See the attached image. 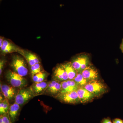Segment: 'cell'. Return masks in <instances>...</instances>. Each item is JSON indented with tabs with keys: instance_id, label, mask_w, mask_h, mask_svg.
I'll use <instances>...</instances> for the list:
<instances>
[{
	"instance_id": "6da1fadb",
	"label": "cell",
	"mask_w": 123,
	"mask_h": 123,
	"mask_svg": "<svg viewBox=\"0 0 123 123\" xmlns=\"http://www.w3.org/2000/svg\"><path fill=\"white\" fill-rule=\"evenodd\" d=\"M84 87L96 97H100L107 91L106 85L98 79L89 81Z\"/></svg>"
},
{
	"instance_id": "7a4b0ae2",
	"label": "cell",
	"mask_w": 123,
	"mask_h": 123,
	"mask_svg": "<svg viewBox=\"0 0 123 123\" xmlns=\"http://www.w3.org/2000/svg\"><path fill=\"white\" fill-rule=\"evenodd\" d=\"M6 77L9 83L14 88L22 89L27 85V81L24 77L11 70L7 71Z\"/></svg>"
},
{
	"instance_id": "3957f363",
	"label": "cell",
	"mask_w": 123,
	"mask_h": 123,
	"mask_svg": "<svg viewBox=\"0 0 123 123\" xmlns=\"http://www.w3.org/2000/svg\"><path fill=\"white\" fill-rule=\"evenodd\" d=\"M11 66L15 72L22 76H25L28 74V69L25 62L20 56H14L11 61Z\"/></svg>"
},
{
	"instance_id": "277c9868",
	"label": "cell",
	"mask_w": 123,
	"mask_h": 123,
	"mask_svg": "<svg viewBox=\"0 0 123 123\" xmlns=\"http://www.w3.org/2000/svg\"><path fill=\"white\" fill-rule=\"evenodd\" d=\"M31 88L20 89L15 97V102L20 106L26 103L30 99L35 96Z\"/></svg>"
},
{
	"instance_id": "5b68a950",
	"label": "cell",
	"mask_w": 123,
	"mask_h": 123,
	"mask_svg": "<svg viewBox=\"0 0 123 123\" xmlns=\"http://www.w3.org/2000/svg\"><path fill=\"white\" fill-rule=\"evenodd\" d=\"M55 96L57 99L64 103L75 104L80 102L77 91L59 93Z\"/></svg>"
},
{
	"instance_id": "8992f818",
	"label": "cell",
	"mask_w": 123,
	"mask_h": 123,
	"mask_svg": "<svg viewBox=\"0 0 123 123\" xmlns=\"http://www.w3.org/2000/svg\"><path fill=\"white\" fill-rule=\"evenodd\" d=\"M71 63L77 73H81L89 65V57L86 55H81L76 57Z\"/></svg>"
},
{
	"instance_id": "52a82bcc",
	"label": "cell",
	"mask_w": 123,
	"mask_h": 123,
	"mask_svg": "<svg viewBox=\"0 0 123 123\" xmlns=\"http://www.w3.org/2000/svg\"><path fill=\"white\" fill-rule=\"evenodd\" d=\"M80 102L82 103H86L92 101L95 97L94 94L88 91L83 87H80L77 90Z\"/></svg>"
},
{
	"instance_id": "ba28073f",
	"label": "cell",
	"mask_w": 123,
	"mask_h": 123,
	"mask_svg": "<svg viewBox=\"0 0 123 123\" xmlns=\"http://www.w3.org/2000/svg\"><path fill=\"white\" fill-rule=\"evenodd\" d=\"M54 80L61 82L68 80V76L62 65L57 66L53 73Z\"/></svg>"
},
{
	"instance_id": "9c48e42d",
	"label": "cell",
	"mask_w": 123,
	"mask_h": 123,
	"mask_svg": "<svg viewBox=\"0 0 123 123\" xmlns=\"http://www.w3.org/2000/svg\"><path fill=\"white\" fill-rule=\"evenodd\" d=\"M81 74L84 78L88 81L97 79L98 77V70L90 65L82 72Z\"/></svg>"
},
{
	"instance_id": "30bf717a",
	"label": "cell",
	"mask_w": 123,
	"mask_h": 123,
	"mask_svg": "<svg viewBox=\"0 0 123 123\" xmlns=\"http://www.w3.org/2000/svg\"><path fill=\"white\" fill-rule=\"evenodd\" d=\"M62 89L60 93L77 91L80 86L74 80H68L61 82Z\"/></svg>"
},
{
	"instance_id": "8fae6325",
	"label": "cell",
	"mask_w": 123,
	"mask_h": 123,
	"mask_svg": "<svg viewBox=\"0 0 123 123\" xmlns=\"http://www.w3.org/2000/svg\"><path fill=\"white\" fill-rule=\"evenodd\" d=\"M61 89V82L54 79L48 83L46 90L50 94L56 96L60 92Z\"/></svg>"
},
{
	"instance_id": "7c38bea8",
	"label": "cell",
	"mask_w": 123,
	"mask_h": 123,
	"mask_svg": "<svg viewBox=\"0 0 123 123\" xmlns=\"http://www.w3.org/2000/svg\"><path fill=\"white\" fill-rule=\"evenodd\" d=\"M1 90L5 98L8 100H11L15 97V89L12 86L4 85H0Z\"/></svg>"
},
{
	"instance_id": "4fadbf2b",
	"label": "cell",
	"mask_w": 123,
	"mask_h": 123,
	"mask_svg": "<svg viewBox=\"0 0 123 123\" xmlns=\"http://www.w3.org/2000/svg\"><path fill=\"white\" fill-rule=\"evenodd\" d=\"M20 111V105L16 103L10 105L9 109L8 114L12 123H14L17 120Z\"/></svg>"
},
{
	"instance_id": "5bb4252c",
	"label": "cell",
	"mask_w": 123,
	"mask_h": 123,
	"mask_svg": "<svg viewBox=\"0 0 123 123\" xmlns=\"http://www.w3.org/2000/svg\"><path fill=\"white\" fill-rule=\"evenodd\" d=\"M48 83L45 81L40 82H34L31 88L35 95L39 94L46 90Z\"/></svg>"
},
{
	"instance_id": "9a60e30c",
	"label": "cell",
	"mask_w": 123,
	"mask_h": 123,
	"mask_svg": "<svg viewBox=\"0 0 123 123\" xmlns=\"http://www.w3.org/2000/svg\"><path fill=\"white\" fill-rule=\"evenodd\" d=\"M22 54L31 66L39 63L38 58L35 54L29 52H24Z\"/></svg>"
},
{
	"instance_id": "2e32d148",
	"label": "cell",
	"mask_w": 123,
	"mask_h": 123,
	"mask_svg": "<svg viewBox=\"0 0 123 123\" xmlns=\"http://www.w3.org/2000/svg\"><path fill=\"white\" fill-rule=\"evenodd\" d=\"M68 74V79L73 80L76 77L77 72L74 68L71 63H68L62 65Z\"/></svg>"
},
{
	"instance_id": "e0dca14e",
	"label": "cell",
	"mask_w": 123,
	"mask_h": 123,
	"mask_svg": "<svg viewBox=\"0 0 123 123\" xmlns=\"http://www.w3.org/2000/svg\"><path fill=\"white\" fill-rule=\"evenodd\" d=\"M9 100L5 99L0 103V115L8 114L10 107Z\"/></svg>"
},
{
	"instance_id": "ac0fdd59",
	"label": "cell",
	"mask_w": 123,
	"mask_h": 123,
	"mask_svg": "<svg viewBox=\"0 0 123 123\" xmlns=\"http://www.w3.org/2000/svg\"><path fill=\"white\" fill-rule=\"evenodd\" d=\"M73 80L76 82L80 87H84L89 81L84 78L81 73H77L76 76Z\"/></svg>"
},
{
	"instance_id": "d6986e66",
	"label": "cell",
	"mask_w": 123,
	"mask_h": 123,
	"mask_svg": "<svg viewBox=\"0 0 123 123\" xmlns=\"http://www.w3.org/2000/svg\"><path fill=\"white\" fill-rule=\"evenodd\" d=\"M47 76V74L41 72L32 77V80L34 82H42L44 81Z\"/></svg>"
},
{
	"instance_id": "ffe728a7",
	"label": "cell",
	"mask_w": 123,
	"mask_h": 123,
	"mask_svg": "<svg viewBox=\"0 0 123 123\" xmlns=\"http://www.w3.org/2000/svg\"><path fill=\"white\" fill-rule=\"evenodd\" d=\"M41 65L39 63H36L33 66H31V77L41 72Z\"/></svg>"
},
{
	"instance_id": "44dd1931",
	"label": "cell",
	"mask_w": 123,
	"mask_h": 123,
	"mask_svg": "<svg viewBox=\"0 0 123 123\" xmlns=\"http://www.w3.org/2000/svg\"><path fill=\"white\" fill-rule=\"evenodd\" d=\"M0 123H12L8 114L0 115Z\"/></svg>"
},
{
	"instance_id": "7402d4cb",
	"label": "cell",
	"mask_w": 123,
	"mask_h": 123,
	"mask_svg": "<svg viewBox=\"0 0 123 123\" xmlns=\"http://www.w3.org/2000/svg\"><path fill=\"white\" fill-rule=\"evenodd\" d=\"M4 61L2 60H1L0 62V75H1L2 73V70H3V67H4Z\"/></svg>"
},
{
	"instance_id": "603a6c76",
	"label": "cell",
	"mask_w": 123,
	"mask_h": 123,
	"mask_svg": "<svg viewBox=\"0 0 123 123\" xmlns=\"http://www.w3.org/2000/svg\"><path fill=\"white\" fill-rule=\"evenodd\" d=\"M101 123H113L110 118H105L101 121Z\"/></svg>"
},
{
	"instance_id": "cb8c5ba5",
	"label": "cell",
	"mask_w": 123,
	"mask_h": 123,
	"mask_svg": "<svg viewBox=\"0 0 123 123\" xmlns=\"http://www.w3.org/2000/svg\"><path fill=\"white\" fill-rule=\"evenodd\" d=\"M113 123H123V120L119 118H115L112 120Z\"/></svg>"
},
{
	"instance_id": "d4e9b609",
	"label": "cell",
	"mask_w": 123,
	"mask_h": 123,
	"mask_svg": "<svg viewBox=\"0 0 123 123\" xmlns=\"http://www.w3.org/2000/svg\"><path fill=\"white\" fill-rule=\"evenodd\" d=\"M3 45L7 47L12 46L10 43L6 40H4L3 42Z\"/></svg>"
},
{
	"instance_id": "484cf974",
	"label": "cell",
	"mask_w": 123,
	"mask_h": 123,
	"mask_svg": "<svg viewBox=\"0 0 123 123\" xmlns=\"http://www.w3.org/2000/svg\"><path fill=\"white\" fill-rule=\"evenodd\" d=\"M3 41L4 40H3V38L0 37V48L3 45Z\"/></svg>"
},
{
	"instance_id": "4316f807",
	"label": "cell",
	"mask_w": 123,
	"mask_h": 123,
	"mask_svg": "<svg viewBox=\"0 0 123 123\" xmlns=\"http://www.w3.org/2000/svg\"><path fill=\"white\" fill-rule=\"evenodd\" d=\"M121 48L122 51H123V42H122V44H121Z\"/></svg>"
}]
</instances>
